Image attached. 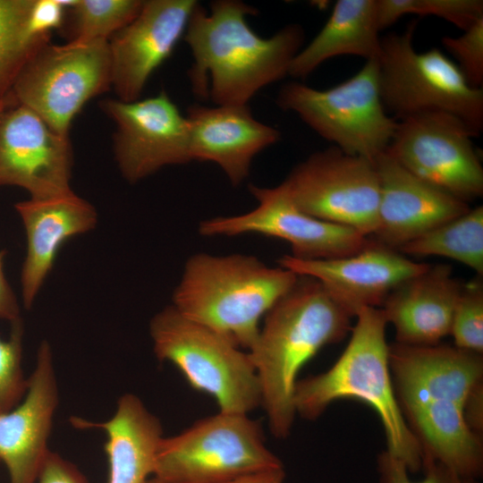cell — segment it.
Wrapping results in <instances>:
<instances>
[{"label": "cell", "instance_id": "cell-1", "mask_svg": "<svg viewBox=\"0 0 483 483\" xmlns=\"http://www.w3.org/2000/svg\"><path fill=\"white\" fill-rule=\"evenodd\" d=\"M393 386L423 457L475 479L483 470L482 437L465 420L473 390L483 383L482 354L456 346L389 345Z\"/></svg>", "mask_w": 483, "mask_h": 483}, {"label": "cell", "instance_id": "cell-2", "mask_svg": "<svg viewBox=\"0 0 483 483\" xmlns=\"http://www.w3.org/2000/svg\"><path fill=\"white\" fill-rule=\"evenodd\" d=\"M256 13L236 0L214 1L208 12L196 4L183 36L194 59L189 78L199 98H210L216 106H245L263 87L288 75L302 48V27L289 24L261 38L246 21Z\"/></svg>", "mask_w": 483, "mask_h": 483}, {"label": "cell", "instance_id": "cell-3", "mask_svg": "<svg viewBox=\"0 0 483 483\" xmlns=\"http://www.w3.org/2000/svg\"><path fill=\"white\" fill-rule=\"evenodd\" d=\"M266 313L248 351L258 378L261 406L275 438H286L296 416L294 390L301 368L326 345L343 340L352 317L316 278L297 275Z\"/></svg>", "mask_w": 483, "mask_h": 483}, {"label": "cell", "instance_id": "cell-4", "mask_svg": "<svg viewBox=\"0 0 483 483\" xmlns=\"http://www.w3.org/2000/svg\"><path fill=\"white\" fill-rule=\"evenodd\" d=\"M348 344L325 372L298 380L296 414L314 420L333 402L355 399L375 410L383 425L386 452L405 464L410 473L421 470L422 450L397 402L389 366L386 320L380 308H365L356 315Z\"/></svg>", "mask_w": 483, "mask_h": 483}, {"label": "cell", "instance_id": "cell-5", "mask_svg": "<svg viewBox=\"0 0 483 483\" xmlns=\"http://www.w3.org/2000/svg\"><path fill=\"white\" fill-rule=\"evenodd\" d=\"M297 276L251 255L197 253L185 263L172 305L248 352L258 338L260 319Z\"/></svg>", "mask_w": 483, "mask_h": 483}, {"label": "cell", "instance_id": "cell-6", "mask_svg": "<svg viewBox=\"0 0 483 483\" xmlns=\"http://www.w3.org/2000/svg\"><path fill=\"white\" fill-rule=\"evenodd\" d=\"M417 22L381 38L377 59L381 99L398 120L429 112L450 114L478 137L483 129V90L470 86L447 55L433 47L413 46Z\"/></svg>", "mask_w": 483, "mask_h": 483}, {"label": "cell", "instance_id": "cell-7", "mask_svg": "<svg viewBox=\"0 0 483 483\" xmlns=\"http://www.w3.org/2000/svg\"><path fill=\"white\" fill-rule=\"evenodd\" d=\"M156 357L170 361L196 390L211 395L219 411L249 414L261 406V391L248 352L182 316L173 305L149 323Z\"/></svg>", "mask_w": 483, "mask_h": 483}, {"label": "cell", "instance_id": "cell-8", "mask_svg": "<svg viewBox=\"0 0 483 483\" xmlns=\"http://www.w3.org/2000/svg\"><path fill=\"white\" fill-rule=\"evenodd\" d=\"M276 105L342 151L370 160L387 149L398 122L384 107L377 60L366 61L352 77L329 89L286 83Z\"/></svg>", "mask_w": 483, "mask_h": 483}, {"label": "cell", "instance_id": "cell-9", "mask_svg": "<svg viewBox=\"0 0 483 483\" xmlns=\"http://www.w3.org/2000/svg\"><path fill=\"white\" fill-rule=\"evenodd\" d=\"M281 466L258 420L219 411L175 436H163L153 475L162 483H226Z\"/></svg>", "mask_w": 483, "mask_h": 483}, {"label": "cell", "instance_id": "cell-10", "mask_svg": "<svg viewBox=\"0 0 483 483\" xmlns=\"http://www.w3.org/2000/svg\"><path fill=\"white\" fill-rule=\"evenodd\" d=\"M111 88L108 40L40 47L12 89L15 101L69 137L72 121L83 106Z\"/></svg>", "mask_w": 483, "mask_h": 483}, {"label": "cell", "instance_id": "cell-11", "mask_svg": "<svg viewBox=\"0 0 483 483\" xmlns=\"http://www.w3.org/2000/svg\"><path fill=\"white\" fill-rule=\"evenodd\" d=\"M281 184L308 215L368 237L377 227L379 181L374 160L332 146L299 163Z\"/></svg>", "mask_w": 483, "mask_h": 483}, {"label": "cell", "instance_id": "cell-12", "mask_svg": "<svg viewBox=\"0 0 483 483\" xmlns=\"http://www.w3.org/2000/svg\"><path fill=\"white\" fill-rule=\"evenodd\" d=\"M473 137L450 114L423 113L397 122L386 151L417 177L468 203L483 194V166Z\"/></svg>", "mask_w": 483, "mask_h": 483}, {"label": "cell", "instance_id": "cell-13", "mask_svg": "<svg viewBox=\"0 0 483 483\" xmlns=\"http://www.w3.org/2000/svg\"><path fill=\"white\" fill-rule=\"evenodd\" d=\"M258 201L254 209L237 216H217L200 222L204 236L258 233L282 239L292 248V257L303 260L331 259L352 255L371 239L359 231L316 218L299 209L282 184L266 188L250 184Z\"/></svg>", "mask_w": 483, "mask_h": 483}, {"label": "cell", "instance_id": "cell-14", "mask_svg": "<svg viewBox=\"0 0 483 483\" xmlns=\"http://www.w3.org/2000/svg\"><path fill=\"white\" fill-rule=\"evenodd\" d=\"M100 106L115 123L114 157L129 182L191 162L188 120L165 91L132 102L106 99Z\"/></svg>", "mask_w": 483, "mask_h": 483}, {"label": "cell", "instance_id": "cell-15", "mask_svg": "<svg viewBox=\"0 0 483 483\" xmlns=\"http://www.w3.org/2000/svg\"><path fill=\"white\" fill-rule=\"evenodd\" d=\"M72 151L69 137L15 101L0 106V186L27 191L44 199L72 191Z\"/></svg>", "mask_w": 483, "mask_h": 483}, {"label": "cell", "instance_id": "cell-16", "mask_svg": "<svg viewBox=\"0 0 483 483\" xmlns=\"http://www.w3.org/2000/svg\"><path fill=\"white\" fill-rule=\"evenodd\" d=\"M194 0L143 1L138 15L108 40L111 88L117 99H140L153 72L184 35Z\"/></svg>", "mask_w": 483, "mask_h": 483}, {"label": "cell", "instance_id": "cell-17", "mask_svg": "<svg viewBox=\"0 0 483 483\" xmlns=\"http://www.w3.org/2000/svg\"><path fill=\"white\" fill-rule=\"evenodd\" d=\"M278 263L296 275L318 280L352 318L362 309L380 308L396 286L429 266L409 259L375 240L346 257L303 260L284 255Z\"/></svg>", "mask_w": 483, "mask_h": 483}, {"label": "cell", "instance_id": "cell-18", "mask_svg": "<svg viewBox=\"0 0 483 483\" xmlns=\"http://www.w3.org/2000/svg\"><path fill=\"white\" fill-rule=\"evenodd\" d=\"M379 181L378 243L399 250L470 210L468 203L417 177L387 151L374 159Z\"/></svg>", "mask_w": 483, "mask_h": 483}, {"label": "cell", "instance_id": "cell-19", "mask_svg": "<svg viewBox=\"0 0 483 483\" xmlns=\"http://www.w3.org/2000/svg\"><path fill=\"white\" fill-rule=\"evenodd\" d=\"M58 403V389L49 343H40L35 369L23 401L0 414V461L10 483H35L48 453L47 440Z\"/></svg>", "mask_w": 483, "mask_h": 483}, {"label": "cell", "instance_id": "cell-20", "mask_svg": "<svg viewBox=\"0 0 483 483\" xmlns=\"http://www.w3.org/2000/svg\"><path fill=\"white\" fill-rule=\"evenodd\" d=\"M186 118L191 160L216 164L233 186L248 177L254 157L280 140V131L255 119L248 105L194 104Z\"/></svg>", "mask_w": 483, "mask_h": 483}, {"label": "cell", "instance_id": "cell-21", "mask_svg": "<svg viewBox=\"0 0 483 483\" xmlns=\"http://www.w3.org/2000/svg\"><path fill=\"white\" fill-rule=\"evenodd\" d=\"M26 233L27 251L21 269V296L30 309L53 268L57 252L70 238L96 227L97 212L72 191L14 205Z\"/></svg>", "mask_w": 483, "mask_h": 483}, {"label": "cell", "instance_id": "cell-22", "mask_svg": "<svg viewBox=\"0 0 483 483\" xmlns=\"http://www.w3.org/2000/svg\"><path fill=\"white\" fill-rule=\"evenodd\" d=\"M462 284L448 265L428 266L396 286L380 309L395 331V343L428 346L450 335Z\"/></svg>", "mask_w": 483, "mask_h": 483}, {"label": "cell", "instance_id": "cell-23", "mask_svg": "<svg viewBox=\"0 0 483 483\" xmlns=\"http://www.w3.org/2000/svg\"><path fill=\"white\" fill-rule=\"evenodd\" d=\"M376 0H338L317 36L295 55L288 75L305 79L340 55L377 60L381 53Z\"/></svg>", "mask_w": 483, "mask_h": 483}, {"label": "cell", "instance_id": "cell-24", "mask_svg": "<svg viewBox=\"0 0 483 483\" xmlns=\"http://www.w3.org/2000/svg\"><path fill=\"white\" fill-rule=\"evenodd\" d=\"M94 426L107 435L108 483H146L163 437L159 419L139 397L126 394L118 400L114 416Z\"/></svg>", "mask_w": 483, "mask_h": 483}, {"label": "cell", "instance_id": "cell-25", "mask_svg": "<svg viewBox=\"0 0 483 483\" xmlns=\"http://www.w3.org/2000/svg\"><path fill=\"white\" fill-rule=\"evenodd\" d=\"M412 256H437L458 261L483 275V207L470 208L402 246Z\"/></svg>", "mask_w": 483, "mask_h": 483}, {"label": "cell", "instance_id": "cell-26", "mask_svg": "<svg viewBox=\"0 0 483 483\" xmlns=\"http://www.w3.org/2000/svg\"><path fill=\"white\" fill-rule=\"evenodd\" d=\"M35 0H0V102L11 95L23 67L50 34L37 32L30 23Z\"/></svg>", "mask_w": 483, "mask_h": 483}, {"label": "cell", "instance_id": "cell-27", "mask_svg": "<svg viewBox=\"0 0 483 483\" xmlns=\"http://www.w3.org/2000/svg\"><path fill=\"white\" fill-rule=\"evenodd\" d=\"M142 4L140 0H70L74 18L71 41L109 40L138 15Z\"/></svg>", "mask_w": 483, "mask_h": 483}, {"label": "cell", "instance_id": "cell-28", "mask_svg": "<svg viewBox=\"0 0 483 483\" xmlns=\"http://www.w3.org/2000/svg\"><path fill=\"white\" fill-rule=\"evenodd\" d=\"M380 30L407 14L439 17L462 31L483 17L482 0H376Z\"/></svg>", "mask_w": 483, "mask_h": 483}, {"label": "cell", "instance_id": "cell-29", "mask_svg": "<svg viewBox=\"0 0 483 483\" xmlns=\"http://www.w3.org/2000/svg\"><path fill=\"white\" fill-rule=\"evenodd\" d=\"M454 346L483 352V282L482 276L462 284L451 325Z\"/></svg>", "mask_w": 483, "mask_h": 483}, {"label": "cell", "instance_id": "cell-30", "mask_svg": "<svg viewBox=\"0 0 483 483\" xmlns=\"http://www.w3.org/2000/svg\"><path fill=\"white\" fill-rule=\"evenodd\" d=\"M22 326L13 324L8 339L0 338V414L14 408L26 394L28 380L21 369Z\"/></svg>", "mask_w": 483, "mask_h": 483}, {"label": "cell", "instance_id": "cell-31", "mask_svg": "<svg viewBox=\"0 0 483 483\" xmlns=\"http://www.w3.org/2000/svg\"><path fill=\"white\" fill-rule=\"evenodd\" d=\"M441 43L453 57L468 83L477 89L483 84V17L458 37L445 36Z\"/></svg>", "mask_w": 483, "mask_h": 483}, {"label": "cell", "instance_id": "cell-32", "mask_svg": "<svg viewBox=\"0 0 483 483\" xmlns=\"http://www.w3.org/2000/svg\"><path fill=\"white\" fill-rule=\"evenodd\" d=\"M421 470L423 479L414 482L409 477L407 467L400 460L386 451L377 457L379 483H464V479L454 471L428 457L422 459Z\"/></svg>", "mask_w": 483, "mask_h": 483}, {"label": "cell", "instance_id": "cell-33", "mask_svg": "<svg viewBox=\"0 0 483 483\" xmlns=\"http://www.w3.org/2000/svg\"><path fill=\"white\" fill-rule=\"evenodd\" d=\"M38 483H88L77 468L49 452L38 475Z\"/></svg>", "mask_w": 483, "mask_h": 483}, {"label": "cell", "instance_id": "cell-34", "mask_svg": "<svg viewBox=\"0 0 483 483\" xmlns=\"http://www.w3.org/2000/svg\"><path fill=\"white\" fill-rule=\"evenodd\" d=\"M64 7L60 0H35L30 15L32 28L40 33H51L62 25Z\"/></svg>", "mask_w": 483, "mask_h": 483}, {"label": "cell", "instance_id": "cell-35", "mask_svg": "<svg viewBox=\"0 0 483 483\" xmlns=\"http://www.w3.org/2000/svg\"><path fill=\"white\" fill-rule=\"evenodd\" d=\"M4 257L5 251L0 250V318L13 324L21 321V311L16 296L4 272Z\"/></svg>", "mask_w": 483, "mask_h": 483}, {"label": "cell", "instance_id": "cell-36", "mask_svg": "<svg viewBox=\"0 0 483 483\" xmlns=\"http://www.w3.org/2000/svg\"><path fill=\"white\" fill-rule=\"evenodd\" d=\"M465 420L470 428L482 437L483 432V383L478 386L469 399L464 410Z\"/></svg>", "mask_w": 483, "mask_h": 483}, {"label": "cell", "instance_id": "cell-37", "mask_svg": "<svg viewBox=\"0 0 483 483\" xmlns=\"http://www.w3.org/2000/svg\"><path fill=\"white\" fill-rule=\"evenodd\" d=\"M285 478L284 467H276L244 475L226 483H283Z\"/></svg>", "mask_w": 483, "mask_h": 483}, {"label": "cell", "instance_id": "cell-38", "mask_svg": "<svg viewBox=\"0 0 483 483\" xmlns=\"http://www.w3.org/2000/svg\"><path fill=\"white\" fill-rule=\"evenodd\" d=\"M146 483H162L161 481H159L157 479H156L155 477L152 478V479H148V481Z\"/></svg>", "mask_w": 483, "mask_h": 483}, {"label": "cell", "instance_id": "cell-39", "mask_svg": "<svg viewBox=\"0 0 483 483\" xmlns=\"http://www.w3.org/2000/svg\"><path fill=\"white\" fill-rule=\"evenodd\" d=\"M464 483H478L475 479H464Z\"/></svg>", "mask_w": 483, "mask_h": 483}, {"label": "cell", "instance_id": "cell-40", "mask_svg": "<svg viewBox=\"0 0 483 483\" xmlns=\"http://www.w3.org/2000/svg\"><path fill=\"white\" fill-rule=\"evenodd\" d=\"M8 100H9V98L6 97L4 100L1 101V102H0V106H1L2 105H4V103H6Z\"/></svg>", "mask_w": 483, "mask_h": 483}]
</instances>
